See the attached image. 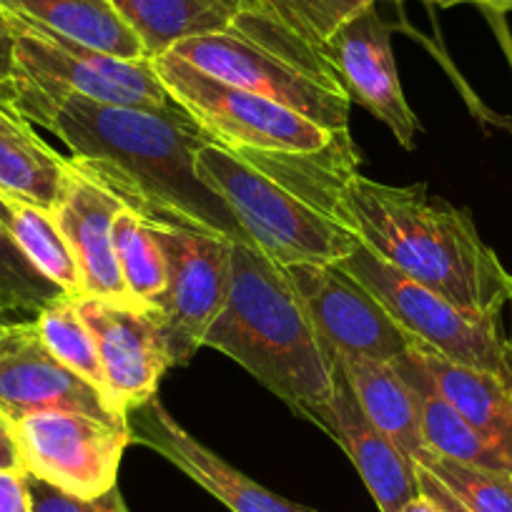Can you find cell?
Returning a JSON list of instances; mask_svg holds the SVG:
<instances>
[{"instance_id":"1","label":"cell","mask_w":512,"mask_h":512,"mask_svg":"<svg viewBox=\"0 0 512 512\" xmlns=\"http://www.w3.org/2000/svg\"><path fill=\"white\" fill-rule=\"evenodd\" d=\"M33 123L61 139L78 174L141 219L251 244L229 206L196 174V154L214 139L181 106L151 111L63 96Z\"/></svg>"},{"instance_id":"2","label":"cell","mask_w":512,"mask_h":512,"mask_svg":"<svg viewBox=\"0 0 512 512\" xmlns=\"http://www.w3.org/2000/svg\"><path fill=\"white\" fill-rule=\"evenodd\" d=\"M196 174L279 267L339 264L359 244L347 189L362 171L349 128L317 151L226 149L214 141L196 154Z\"/></svg>"},{"instance_id":"3","label":"cell","mask_w":512,"mask_h":512,"mask_svg":"<svg viewBox=\"0 0 512 512\" xmlns=\"http://www.w3.org/2000/svg\"><path fill=\"white\" fill-rule=\"evenodd\" d=\"M347 209L362 244L465 312L500 319L512 304V274L472 216L430 196L425 184L387 186L357 174Z\"/></svg>"},{"instance_id":"4","label":"cell","mask_w":512,"mask_h":512,"mask_svg":"<svg viewBox=\"0 0 512 512\" xmlns=\"http://www.w3.org/2000/svg\"><path fill=\"white\" fill-rule=\"evenodd\" d=\"M204 347L234 359L314 422L332 397L334 367L287 272L246 241H231L226 304Z\"/></svg>"},{"instance_id":"5","label":"cell","mask_w":512,"mask_h":512,"mask_svg":"<svg viewBox=\"0 0 512 512\" xmlns=\"http://www.w3.org/2000/svg\"><path fill=\"white\" fill-rule=\"evenodd\" d=\"M171 53L219 81L302 113L329 134L349 128L352 101L324 53L259 0H251L226 31L186 38Z\"/></svg>"},{"instance_id":"6","label":"cell","mask_w":512,"mask_h":512,"mask_svg":"<svg viewBox=\"0 0 512 512\" xmlns=\"http://www.w3.org/2000/svg\"><path fill=\"white\" fill-rule=\"evenodd\" d=\"M8 21L16 36V106L31 123L63 96L151 111L179 106L149 58L108 56L13 16Z\"/></svg>"},{"instance_id":"7","label":"cell","mask_w":512,"mask_h":512,"mask_svg":"<svg viewBox=\"0 0 512 512\" xmlns=\"http://www.w3.org/2000/svg\"><path fill=\"white\" fill-rule=\"evenodd\" d=\"M151 61L171 98L226 149L317 151L334 136L302 113L219 81L176 53H161Z\"/></svg>"},{"instance_id":"8","label":"cell","mask_w":512,"mask_h":512,"mask_svg":"<svg viewBox=\"0 0 512 512\" xmlns=\"http://www.w3.org/2000/svg\"><path fill=\"white\" fill-rule=\"evenodd\" d=\"M339 264L387 309V314L410 337L420 339L447 362L500 377L505 347L500 319L465 312L450 299L440 297L430 287L384 262L362 241Z\"/></svg>"},{"instance_id":"9","label":"cell","mask_w":512,"mask_h":512,"mask_svg":"<svg viewBox=\"0 0 512 512\" xmlns=\"http://www.w3.org/2000/svg\"><path fill=\"white\" fill-rule=\"evenodd\" d=\"M166 254V289L149 307L171 367H184L204 347L229 294L231 241L204 231L156 224Z\"/></svg>"},{"instance_id":"10","label":"cell","mask_w":512,"mask_h":512,"mask_svg":"<svg viewBox=\"0 0 512 512\" xmlns=\"http://www.w3.org/2000/svg\"><path fill=\"white\" fill-rule=\"evenodd\" d=\"M282 269L329 357L395 362L417 344L342 264H289Z\"/></svg>"},{"instance_id":"11","label":"cell","mask_w":512,"mask_h":512,"mask_svg":"<svg viewBox=\"0 0 512 512\" xmlns=\"http://www.w3.org/2000/svg\"><path fill=\"white\" fill-rule=\"evenodd\" d=\"M23 470L78 497H98L118 485L131 432L81 412H38L13 425Z\"/></svg>"},{"instance_id":"12","label":"cell","mask_w":512,"mask_h":512,"mask_svg":"<svg viewBox=\"0 0 512 512\" xmlns=\"http://www.w3.org/2000/svg\"><path fill=\"white\" fill-rule=\"evenodd\" d=\"M38 412H81L128 430V417L101 390L48 352L36 322L11 324L0 334V415L16 425Z\"/></svg>"},{"instance_id":"13","label":"cell","mask_w":512,"mask_h":512,"mask_svg":"<svg viewBox=\"0 0 512 512\" xmlns=\"http://www.w3.org/2000/svg\"><path fill=\"white\" fill-rule=\"evenodd\" d=\"M392 31L395 28L384 23L372 6L344 23L324 43L322 53L349 101L367 108L397 136L402 149L412 151L420 134V121L402 91L392 51Z\"/></svg>"},{"instance_id":"14","label":"cell","mask_w":512,"mask_h":512,"mask_svg":"<svg viewBox=\"0 0 512 512\" xmlns=\"http://www.w3.org/2000/svg\"><path fill=\"white\" fill-rule=\"evenodd\" d=\"M76 299L83 324L96 339L106 390L113 405L128 412L154 400L161 377L171 369L159 324L149 309L111 299Z\"/></svg>"},{"instance_id":"15","label":"cell","mask_w":512,"mask_h":512,"mask_svg":"<svg viewBox=\"0 0 512 512\" xmlns=\"http://www.w3.org/2000/svg\"><path fill=\"white\" fill-rule=\"evenodd\" d=\"M128 432H131V442L159 452L196 485L224 502L231 512H312L264 490L244 472L231 467L224 457L201 445L169 415L159 397L128 412Z\"/></svg>"},{"instance_id":"16","label":"cell","mask_w":512,"mask_h":512,"mask_svg":"<svg viewBox=\"0 0 512 512\" xmlns=\"http://www.w3.org/2000/svg\"><path fill=\"white\" fill-rule=\"evenodd\" d=\"M332 367V397L314 415V425L332 435V440L347 452L379 510L400 512L407 502L420 495L415 462L407 460L405 452L364 415L352 384L337 364Z\"/></svg>"},{"instance_id":"17","label":"cell","mask_w":512,"mask_h":512,"mask_svg":"<svg viewBox=\"0 0 512 512\" xmlns=\"http://www.w3.org/2000/svg\"><path fill=\"white\" fill-rule=\"evenodd\" d=\"M392 364L402 377L420 379L435 395L450 402L512 475V395L500 377L447 362L420 339Z\"/></svg>"},{"instance_id":"18","label":"cell","mask_w":512,"mask_h":512,"mask_svg":"<svg viewBox=\"0 0 512 512\" xmlns=\"http://www.w3.org/2000/svg\"><path fill=\"white\" fill-rule=\"evenodd\" d=\"M123 209L126 206L111 191L76 171L61 206L53 211L76 259L81 277L78 297L134 304L113 249V221Z\"/></svg>"},{"instance_id":"19","label":"cell","mask_w":512,"mask_h":512,"mask_svg":"<svg viewBox=\"0 0 512 512\" xmlns=\"http://www.w3.org/2000/svg\"><path fill=\"white\" fill-rule=\"evenodd\" d=\"M76 169L36 134L11 98L0 96V194L56 211Z\"/></svg>"},{"instance_id":"20","label":"cell","mask_w":512,"mask_h":512,"mask_svg":"<svg viewBox=\"0 0 512 512\" xmlns=\"http://www.w3.org/2000/svg\"><path fill=\"white\" fill-rule=\"evenodd\" d=\"M332 364L344 372L364 415L390 437L407 460L417 462L430 452L420 425L415 392L402 379L392 362L372 357H342L332 354Z\"/></svg>"},{"instance_id":"21","label":"cell","mask_w":512,"mask_h":512,"mask_svg":"<svg viewBox=\"0 0 512 512\" xmlns=\"http://www.w3.org/2000/svg\"><path fill=\"white\" fill-rule=\"evenodd\" d=\"M0 11L108 56L146 58L144 43L118 16L111 0H0Z\"/></svg>"},{"instance_id":"22","label":"cell","mask_w":512,"mask_h":512,"mask_svg":"<svg viewBox=\"0 0 512 512\" xmlns=\"http://www.w3.org/2000/svg\"><path fill=\"white\" fill-rule=\"evenodd\" d=\"M251 0H111L144 43L146 58L169 53L186 38L226 31Z\"/></svg>"},{"instance_id":"23","label":"cell","mask_w":512,"mask_h":512,"mask_svg":"<svg viewBox=\"0 0 512 512\" xmlns=\"http://www.w3.org/2000/svg\"><path fill=\"white\" fill-rule=\"evenodd\" d=\"M0 221L8 229L11 239L23 251L28 262L68 297L81 294L76 259L71 254L66 236L58 226L56 216L31 201L0 194Z\"/></svg>"},{"instance_id":"24","label":"cell","mask_w":512,"mask_h":512,"mask_svg":"<svg viewBox=\"0 0 512 512\" xmlns=\"http://www.w3.org/2000/svg\"><path fill=\"white\" fill-rule=\"evenodd\" d=\"M113 249L128 294L136 307L149 309L166 289V254L156 224L123 209L113 221Z\"/></svg>"},{"instance_id":"25","label":"cell","mask_w":512,"mask_h":512,"mask_svg":"<svg viewBox=\"0 0 512 512\" xmlns=\"http://www.w3.org/2000/svg\"><path fill=\"white\" fill-rule=\"evenodd\" d=\"M36 329L38 334H41L43 344L48 347V352H51L58 362L66 364L71 372H76L78 377H83L88 384H93L96 390H101L103 395L108 397L106 377H103L96 339H93V334L88 332V327L83 324L76 307V299L61 297L56 299V302L48 304V307L38 314ZM108 400H111V397H108Z\"/></svg>"},{"instance_id":"26","label":"cell","mask_w":512,"mask_h":512,"mask_svg":"<svg viewBox=\"0 0 512 512\" xmlns=\"http://www.w3.org/2000/svg\"><path fill=\"white\" fill-rule=\"evenodd\" d=\"M61 297L68 294L28 262L0 221V324L36 322L38 314Z\"/></svg>"},{"instance_id":"27","label":"cell","mask_w":512,"mask_h":512,"mask_svg":"<svg viewBox=\"0 0 512 512\" xmlns=\"http://www.w3.org/2000/svg\"><path fill=\"white\" fill-rule=\"evenodd\" d=\"M417 465L445 482L452 495L470 512H512V475L507 472L465 465V462L435 455L432 450Z\"/></svg>"},{"instance_id":"28","label":"cell","mask_w":512,"mask_h":512,"mask_svg":"<svg viewBox=\"0 0 512 512\" xmlns=\"http://www.w3.org/2000/svg\"><path fill=\"white\" fill-rule=\"evenodd\" d=\"M302 41L322 51L324 43L347 21L372 8L377 0H259Z\"/></svg>"},{"instance_id":"29","label":"cell","mask_w":512,"mask_h":512,"mask_svg":"<svg viewBox=\"0 0 512 512\" xmlns=\"http://www.w3.org/2000/svg\"><path fill=\"white\" fill-rule=\"evenodd\" d=\"M28 492H31L33 512H128L118 485L98 497H78L36 475H28Z\"/></svg>"},{"instance_id":"30","label":"cell","mask_w":512,"mask_h":512,"mask_svg":"<svg viewBox=\"0 0 512 512\" xmlns=\"http://www.w3.org/2000/svg\"><path fill=\"white\" fill-rule=\"evenodd\" d=\"M0 96L16 103V36L3 11H0Z\"/></svg>"},{"instance_id":"31","label":"cell","mask_w":512,"mask_h":512,"mask_svg":"<svg viewBox=\"0 0 512 512\" xmlns=\"http://www.w3.org/2000/svg\"><path fill=\"white\" fill-rule=\"evenodd\" d=\"M0 512H33L23 470H0Z\"/></svg>"},{"instance_id":"32","label":"cell","mask_w":512,"mask_h":512,"mask_svg":"<svg viewBox=\"0 0 512 512\" xmlns=\"http://www.w3.org/2000/svg\"><path fill=\"white\" fill-rule=\"evenodd\" d=\"M415 472H417V485H420V492L430 497V500L440 507V512H470L455 495H452L450 487H447L445 482L437 480L430 470H425L422 465H415Z\"/></svg>"},{"instance_id":"33","label":"cell","mask_w":512,"mask_h":512,"mask_svg":"<svg viewBox=\"0 0 512 512\" xmlns=\"http://www.w3.org/2000/svg\"><path fill=\"white\" fill-rule=\"evenodd\" d=\"M0 470H23V457L21 450H18L16 432H13V425L3 415H0Z\"/></svg>"},{"instance_id":"34","label":"cell","mask_w":512,"mask_h":512,"mask_svg":"<svg viewBox=\"0 0 512 512\" xmlns=\"http://www.w3.org/2000/svg\"><path fill=\"white\" fill-rule=\"evenodd\" d=\"M425 3H435V6H442V8L457 6V3H477V6L492 8V11H500V13L512 11V0H425Z\"/></svg>"},{"instance_id":"35","label":"cell","mask_w":512,"mask_h":512,"mask_svg":"<svg viewBox=\"0 0 512 512\" xmlns=\"http://www.w3.org/2000/svg\"><path fill=\"white\" fill-rule=\"evenodd\" d=\"M502 384L507 387V392L512 395V339H505V347H502V372H500Z\"/></svg>"},{"instance_id":"36","label":"cell","mask_w":512,"mask_h":512,"mask_svg":"<svg viewBox=\"0 0 512 512\" xmlns=\"http://www.w3.org/2000/svg\"><path fill=\"white\" fill-rule=\"evenodd\" d=\"M400 512H440V507H437L435 502L430 500V497L422 495V492H420V495H417L415 500L407 502V505L402 507Z\"/></svg>"},{"instance_id":"37","label":"cell","mask_w":512,"mask_h":512,"mask_svg":"<svg viewBox=\"0 0 512 512\" xmlns=\"http://www.w3.org/2000/svg\"><path fill=\"white\" fill-rule=\"evenodd\" d=\"M3 332H6V324H0V334H3Z\"/></svg>"}]
</instances>
